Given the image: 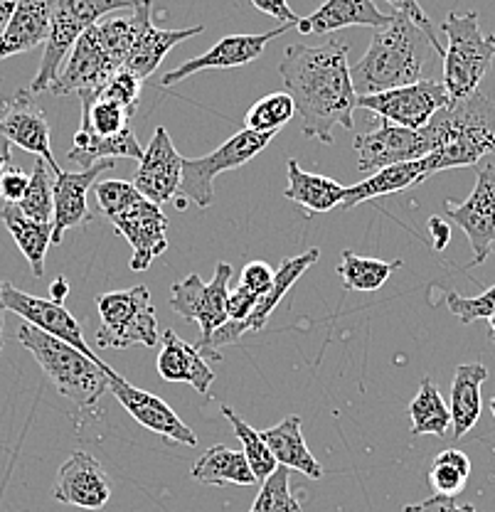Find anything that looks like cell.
Returning <instances> with one entry per match:
<instances>
[{"label":"cell","instance_id":"cell-1","mask_svg":"<svg viewBox=\"0 0 495 512\" xmlns=\"http://www.w3.org/2000/svg\"><path fill=\"white\" fill-rule=\"evenodd\" d=\"M350 47L340 40H328L318 47L289 45L279 72L286 94L294 99L303 136L321 143H333V128H353L358 94L350 79Z\"/></svg>","mask_w":495,"mask_h":512},{"label":"cell","instance_id":"cell-2","mask_svg":"<svg viewBox=\"0 0 495 512\" xmlns=\"http://www.w3.org/2000/svg\"><path fill=\"white\" fill-rule=\"evenodd\" d=\"M434 55L427 32L395 10L387 25L372 32L363 60L350 67L355 94L370 96L422 82L424 69L429 67Z\"/></svg>","mask_w":495,"mask_h":512},{"label":"cell","instance_id":"cell-3","mask_svg":"<svg viewBox=\"0 0 495 512\" xmlns=\"http://www.w3.org/2000/svg\"><path fill=\"white\" fill-rule=\"evenodd\" d=\"M419 131L431 146L424 156L431 175L476 165L481 158L495 156V104L483 92L451 99Z\"/></svg>","mask_w":495,"mask_h":512},{"label":"cell","instance_id":"cell-4","mask_svg":"<svg viewBox=\"0 0 495 512\" xmlns=\"http://www.w3.org/2000/svg\"><path fill=\"white\" fill-rule=\"evenodd\" d=\"M18 340L35 357L47 380L55 384L62 397L82 409L97 407V402L109 389V377H106L109 365L106 362L99 365L65 340L42 333L30 323L20 325Z\"/></svg>","mask_w":495,"mask_h":512},{"label":"cell","instance_id":"cell-5","mask_svg":"<svg viewBox=\"0 0 495 512\" xmlns=\"http://www.w3.org/2000/svg\"><path fill=\"white\" fill-rule=\"evenodd\" d=\"M446 35L444 47V87L449 99H466L478 92L495 57V35H486L478 25L476 10L449 13L441 25Z\"/></svg>","mask_w":495,"mask_h":512},{"label":"cell","instance_id":"cell-6","mask_svg":"<svg viewBox=\"0 0 495 512\" xmlns=\"http://www.w3.org/2000/svg\"><path fill=\"white\" fill-rule=\"evenodd\" d=\"M101 325L97 345L104 350H126L131 345L153 348L158 343V316L146 286L97 296Z\"/></svg>","mask_w":495,"mask_h":512},{"label":"cell","instance_id":"cell-7","mask_svg":"<svg viewBox=\"0 0 495 512\" xmlns=\"http://www.w3.org/2000/svg\"><path fill=\"white\" fill-rule=\"evenodd\" d=\"M133 5H136V0H55L45 55H42L40 69H37L30 92L40 94L52 87V82L60 74L62 62L67 60L69 50H72L74 42L79 40L84 30L97 25L104 15L114 13V10L133 8Z\"/></svg>","mask_w":495,"mask_h":512},{"label":"cell","instance_id":"cell-8","mask_svg":"<svg viewBox=\"0 0 495 512\" xmlns=\"http://www.w3.org/2000/svg\"><path fill=\"white\" fill-rule=\"evenodd\" d=\"M276 133H259V131H244L234 133L230 141L222 143L217 151H212L210 156L202 158H185L183 160V178H180V190L178 195L185 197L188 202H195L200 210L210 207L215 202V178L227 170L242 168L249 160L257 158L271 143Z\"/></svg>","mask_w":495,"mask_h":512},{"label":"cell","instance_id":"cell-9","mask_svg":"<svg viewBox=\"0 0 495 512\" xmlns=\"http://www.w3.org/2000/svg\"><path fill=\"white\" fill-rule=\"evenodd\" d=\"M232 266L227 261H220L215 266V276L210 284L200 279L198 274H190L188 279L178 281L170 288V308L180 318L195 320L200 325V340L195 348L205 350L210 343L212 333L227 320V293H230Z\"/></svg>","mask_w":495,"mask_h":512},{"label":"cell","instance_id":"cell-10","mask_svg":"<svg viewBox=\"0 0 495 512\" xmlns=\"http://www.w3.org/2000/svg\"><path fill=\"white\" fill-rule=\"evenodd\" d=\"M69 52L72 55H69L65 69L57 74L52 87L47 89V92L55 96L77 94L79 99L97 96L104 89V84L124 67V60L114 55L109 45L101 40L97 25L84 30Z\"/></svg>","mask_w":495,"mask_h":512},{"label":"cell","instance_id":"cell-11","mask_svg":"<svg viewBox=\"0 0 495 512\" xmlns=\"http://www.w3.org/2000/svg\"><path fill=\"white\" fill-rule=\"evenodd\" d=\"M318 256H321L318 249H308V252H303L298 256H286V259L281 261L279 269H276L271 286L266 288L262 296H259L254 311L249 313V316L244 320H227L225 325H220V328L212 333L210 343L205 345V350H200V355L202 357H205V355L220 357V355H217V350H220V348L237 343L242 335L259 333V330H264L266 320H269L271 313L276 311V306L284 301V296L291 291V288H294L296 281L301 279V276L306 274V271L311 269L313 264H316Z\"/></svg>","mask_w":495,"mask_h":512},{"label":"cell","instance_id":"cell-12","mask_svg":"<svg viewBox=\"0 0 495 512\" xmlns=\"http://www.w3.org/2000/svg\"><path fill=\"white\" fill-rule=\"evenodd\" d=\"M449 101L451 99L444 82H439V79H422V82L407 84V87L387 89V92L370 96H358V109L372 111L380 119L419 131Z\"/></svg>","mask_w":495,"mask_h":512},{"label":"cell","instance_id":"cell-13","mask_svg":"<svg viewBox=\"0 0 495 512\" xmlns=\"http://www.w3.org/2000/svg\"><path fill=\"white\" fill-rule=\"evenodd\" d=\"M446 217L459 224L463 234L468 237V244L473 249L471 266L483 264L495 247V163L483 165L478 170L476 188L466 197V202L454 205L444 202Z\"/></svg>","mask_w":495,"mask_h":512},{"label":"cell","instance_id":"cell-14","mask_svg":"<svg viewBox=\"0 0 495 512\" xmlns=\"http://www.w3.org/2000/svg\"><path fill=\"white\" fill-rule=\"evenodd\" d=\"M0 136L45 160L47 168H52L55 175L62 173L52 153L50 124L45 119V111L35 104V94L30 89H20L10 99H0Z\"/></svg>","mask_w":495,"mask_h":512},{"label":"cell","instance_id":"cell-15","mask_svg":"<svg viewBox=\"0 0 495 512\" xmlns=\"http://www.w3.org/2000/svg\"><path fill=\"white\" fill-rule=\"evenodd\" d=\"M106 377H109V392L119 399L121 407H124L138 424L146 426L153 434L163 436L165 441L198 446L195 431L190 429V426L185 424V421L170 409V404H165L161 397L146 392V389L133 387L131 382H126L124 377L116 370H111V367H106Z\"/></svg>","mask_w":495,"mask_h":512},{"label":"cell","instance_id":"cell-16","mask_svg":"<svg viewBox=\"0 0 495 512\" xmlns=\"http://www.w3.org/2000/svg\"><path fill=\"white\" fill-rule=\"evenodd\" d=\"M353 148L358 156L360 173H377L387 165L419 160L431 153L429 141L422 136V131L397 126L387 119H380V124L372 131L360 133Z\"/></svg>","mask_w":495,"mask_h":512},{"label":"cell","instance_id":"cell-17","mask_svg":"<svg viewBox=\"0 0 495 512\" xmlns=\"http://www.w3.org/2000/svg\"><path fill=\"white\" fill-rule=\"evenodd\" d=\"M111 227L131 244V269L146 271L168 249V217L163 215L161 205L138 197L131 207L119 215L109 217Z\"/></svg>","mask_w":495,"mask_h":512},{"label":"cell","instance_id":"cell-18","mask_svg":"<svg viewBox=\"0 0 495 512\" xmlns=\"http://www.w3.org/2000/svg\"><path fill=\"white\" fill-rule=\"evenodd\" d=\"M0 303L5 306V311L18 313L25 323L35 325V328L42 330V333L65 340V343L72 345V348H77L87 357H92L94 362L104 365V360L94 355L92 348L87 345V340H84L82 325L74 320L72 313H69L62 303L30 296V293L20 291V288H15L13 284L0 286Z\"/></svg>","mask_w":495,"mask_h":512},{"label":"cell","instance_id":"cell-19","mask_svg":"<svg viewBox=\"0 0 495 512\" xmlns=\"http://www.w3.org/2000/svg\"><path fill=\"white\" fill-rule=\"evenodd\" d=\"M183 156L173 146V138L163 126L156 128L151 138V146L143 151L138 160L133 188L141 192L146 200L163 205L170 202L180 190V178H183Z\"/></svg>","mask_w":495,"mask_h":512},{"label":"cell","instance_id":"cell-20","mask_svg":"<svg viewBox=\"0 0 495 512\" xmlns=\"http://www.w3.org/2000/svg\"><path fill=\"white\" fill-rule=\"evenodd\" d=\"M52 498L82 510H101L111 498L109 476L92 453L74 451L57 471Z\"/></svg>","mask_w":495,"mask_h":512},{"label":"cell","instance_id":"cell-21","mask_svg":"<svg viewBox=\"0 0 495 512\" xmlns=\"http://www.w3.org/2000/svg\"><path fill=\"white\" fill-rule=\"evenodd\" d=\"M114 168V158H106L94 163L92 168H84L79 173H65L62 170L55 180H52V244H60L67 229L82 227L92 220L89 212L87 195L104 175L106 170Z\"/></svg>","mask_w":495,"mask_h":512},{"label":"cell","instance_id":"cell-22","mask_svg":"<svg viewBox=\"0 0 495 512\" xmlns=\"http://www.w3.org/2000/svg\"><path fill=\"white\" fill-rule=\"evenodd\" d=\"M289 28H296V25H281V28L262 32V35H227L222 40H217L205 55L195 57V60L180 64L178 69L168 72L161 79L163 87H173V84L183 82V79H190L193 74L205 72V69H234L244 67V64L254 62L257 57H262L264 47L269 45L271 40L284 35Z\"/></svg>","mask_w":495,"mask_h":512},{"label":"cell","instance_id":"cell-23","mask_svg":"<svg viewBox=\"0 0 495 512\" xmlns=\"http://www.w3.org/2000/svg\"><path fill=\"white\" fill-rule=\"evenodd\" d=\"M390 15L382 13L375 0H326L321 8L308 18L296 23L301 35H328V32L343 28H382L387 25Z\"/></svg>","mask_w":495,"mask_h":512},{"label":"cell","instance_id":"cell-24","mask_svg":"<svg viewBox=\"0 0 495 512\" xmlns=\"http://www.w3.org/2000/svg\"><path fill=\"white\" fill-rule=\"evenodd\" d=\"M52 10H55V0H18L0 40V60L45 45L50 35Z\"/></svg>","mask_w":495,"mask_h":512},{"label":"cell","instance_id":"cell-25","mask_svg":"<svg viewBox=\"0 0 495 512\" xmlns=\"http://www.w3.org/2000/svg\"><path fill=\"white\" fill-rule=\"evenodd\" d=\"M158 375L165 382H185L198 394L210 392V384L215 382V372L207 365L205 357L195 345H188L180 340L175 330H165L163 348L158 355Z\"/></svg>","mask_w":495,"mask_h":512},{"label":"cell","instance_id":"cell-26","mask_svg":"<svg viewBox=\"0 0 495 512\" xmlns=\"http://www.w3.org/2000/svg\"><path fill=\"white\" fill-rule=\"evenodd\" d=\"M427 178H431L427 158L387 165V168L377 170V173H370V178H365L363 183L353 185V188H345L343 202H340V205H343L345 210H350V207L360 205V202L377 200V197L395 195V192L414 188V185L424 183Z\"/></svg>","mask_w":495,"mask_h":512},{"label":"cell","instance_id":"cell-27","mask_svg":"<svg viewBox=\"0 0 495 512\" xmlns=\"http://www.w3.org/2000/svg\"><path fill=\"white\" fill-rule=\"evenodd\" d=\"M488 380V367L481 362L459 365L451 382V439L459 441L481 419V387Z\"/></svg>","mask_w":495,"mask_h":512},{"label":"cell","instance_id":"cell-28","mask_svg":"<svg viewBox=\"0 0 495 512\" xmlns=\"http://www.w3.org/2000/svg\"><path fill=\"white\" fill-rule=\"evenodd\" d=\"M202 30H205L202 25H195V28H183V30H161V28H156L151 20V23L143 25V30L138 32L129 57H126V62H124V69H129V72L136 74L138 79H143V82H146L148 77H153V74H156V69L161 67L165 55H168L175 45H180V42L200 35Z\"/></svg>","mask_w":495,"mask_h":512},{"label":"cell","instance_id":"cell-29","mask_svg":"<svg viewBox=\"0 0 495 512\" xmlns=\"http://www.w3.org/2000/svg\"><path fill=\"white\" fill-rule=\"evenodd\" d=\"M301 424V416H286L281 424L262 431V436L266 446H269V451L274 453L279 466H286L291 468V471L303 473V476H308L311 480H318L323 478V466L318 463V458L308 451Z\"/></svg>","mask_w":495,"mask_h":512},{"label":"cell","instance_id":"cell-30","mask_svg":"<svg viewBox=\"0 0 495 512\" xmlns=\"http://www.w3.org/2000/svg\"><path fill=\"white\" fill-rule=\"evenodd\" d=\"M286 175H289V188L284 190V197L296 202V205H301L311 215L335 210L343 202V185L335 183L333 178H326V175L308 173L294 158L286 163Z\"/></svg>","mask_w":495,"mask_h":512},{"label":"cell","instance_id":"cell-31","mask_svg":"<svg viewBox=\"0 0 495 512\" xmlns=\"http://www.w3.org/2000/svg\"><path fill=\"white\" fill-rule=\"evenodd\" d=\"M193 478L205 485H257L259 480L254 478L252 468H249L244 451H234V448L217 444L210 446L198 458L193 466Z\"/></svg>","mask_w":495,"mask_h":512},{"label":"cell","instance_id":"cell-32","mask_svg":"<svg viewBox=\"0 0 495 512\" xmlns=\"http://www.w3.org/2000/svg\"><path fill=\"white\" fill-rule=\"evenodd\" d=\"M0 220H3L8 232L13 234L15 244L28 259L30 269H33L35 279L45 276V256L52 244V222H35L25 217L18 210V205H5L0 210Z\"/></svg>","mask_w":495,"mask_h":512},{"label":"cell","instance_id":"cell-33","mask_svg":"<svg viewBox=\"0 0 495 512\" xmlns=\"http://www.w3.org/2000/svg\"><path fill=\"white\" fill-rule=\"evenodd\" d=\"M106 158H133V160H141L143 158V148L138 143L136 133L133 128H124L121 133L116 136H92V133L82 131L79 128L77 136H74L72 148H69V160H77L79 165L84 168H92L94 163Z\"/></svg>","mask_w":495,"mask_h":512},{"label":"cell","instance_id":"cell-34","mask_svg":"<svg viewBox=\"0 0 495 512\" xmlns=\"http://www.w3.org/2000/svg\"><path fill=\"white\" fill-rule=\"evenodd\" d=\"M407 414L412 419L414 436H446V431L451 429L449 407H446L439 387L429 377H424L422 384H419V392L409 402Z\"/></svg>","mask_w":495,"mask_h":512},{"label":"cell","instance_id":"cell-35","mask_svg":"<svg viewBox=\"0 0 495 512\" xmlns=\"http://www.w3.org/2000/svg\"><path fill=\"white\" fill-rule=\"evenodd\" d=\"M397 269H402V261H385V259H365L355 252H343V259L338 264V276L343 279V286L348 291H377L390 281V276Z\"/></svg>","mask_w":495,"mask_h":512},{"label":"cell","instance_id":"cell-36","mask_svg":"<svg viewBox=\"0 0 495 512\" xmlns=\"http://www.w3.org/2000/svg\"><path fill=\"white\" fill-rule=\"evenodd\" d=\"M79 101H82V131L99 138L116 136V133H121L124 128H129V121L133 119V114H136L129 106H124L116 99H109V96L104 94L84 96V99Z\"/></svg>","mask_w":495,"mask_h":512},{"label":"cell","instance_id":"cell-37","mask_svg":"<svg viewBox=\"0 0 495 512\" xmlns=\"http://www.w3.org/2000/svg\"><path fill=\"white\" fill-rule=\"evenodd\" d=\"M468 476H471V458L459 448H446L434 458L429 468V483L436 495L456 498L466 488Z\"/></svg>","mask_w":495,"mask_h":512},{"label":"cell","instance_id":"cell-38","mask_svg":"<svg viewBox=\"0 0 495 512\" xmlns=\"http://www.w3.org/2000/svg\"><path fill=\"white\" fill-rule=\"evenodd\" d=\"M220 412L225 414V419L234 426V436H237V439L242 441V446H244L242 451H244V456H247L249 468H252L254 478H257V480L269 478L271 473H274V468L279 466V463H276L274 453H271L269 446H266L262 431L252 429V426H249L247 421L239 419V416L234 414V409L227 407V404H222Z\"/></svg>","mask_w":495,"mask_h":512},{"label":"cell","instance_id":"cell-39","mask_svg":"<svg viewBox=\"0 0 495 512\" xmlns=\"http://www.w3.org/2000/svg\"><path fill=\"white\" fill-rule=\"evenodd\" d=\"M296 114L294 99L286 92L266 94L259 101L249 106L244 116V128L259 133H279L281 128L289 124Z\"/></svg>","mask_w":495,"mask_h":512},{"label":"cell","instance_id":"cell-40","mask_svg":"<svg viewBox=\"0 0 495 512\" xmlns=\"http://www.w3.org/2000/svg\"><path fill=\"white\" fill-rule=\"evenodd\" d=\"M249 512H303L301 500L291 493V468L276 466L274 473L262 480V490Z\"/></svg>","mask_w":495,"mask_h":512},{"label":"cell","instance_id":"cell-41","mask_svg":"<svg viewBox=\"0 0 495 512\" xmlns=\"http://www.w3.org/2000/svg\"><path fill=\"white\" fill-rule=\"evenodd\" d=\"M18 210L35 222H52V180L47 173V163L42 158L35 160L33 175H30L28 190L18 202Z\"/></svg>","mask_w":495,"mask_h":512},{"label":"cell","instance_id":"cell-42","mask_svg":"<svg viewBox=\"0 0 495 512\" xmlns=\"http://www.w3.org/2000/svg\"><path fill=\"white\" fill-rule=\"evenodd\" d=\"M446 306H449V311L454 313L463 325L473 323V320H488L491 335H495V286L483 291L481 296L473 298H466L461 296V293L451 291L449 296H446Z\"/></svg>","mask_w":495,"mask_h":512},{"label":"cell","instance_id":"cell-43","mask_svg":"<svg viewBox=\"0 0 495 512\" xmlns=\"http://www.w3.org/2000/svg\"><path fill=\"white\" fill-rule=\"evenodd\" d=\"M94 195H97L101 212L106 217H114L124 212L126 207H131L141 197V192L133 188V183H126V180H97L94 183Z\"/></svg>","mask_w":495,"mask_h":512},{"label":"cell","instance_id":"cell-44","mask_svg":"<svg viewBox=\"0 0 495 512\" xmlns=\"http://www.w3.org/2000/svg\"><path fill=\"white\" fill-rule=\"evenodd\" d=\"M141 87H143V79H138L136 74L129 72V69L121 67L109 82L104 84L99 94L109 96V99L121 101L124 106H129L131 111L138 109V101H141Z\"/></svg>","mask_w":495,"mask_h":512},{"label":"cell","instance_id":"cell-45","mask_svg":"<svg viewBox=\"0 0 495 512\" xmlns=\"http://www.w3.org/2000/svg\"><path fill=\"white\" fill-rule=\"evenodd\" d=\"M28 183L30 175L20 165H8L0 173V197L5 200V205H18L23 200L25 190H28Z\"/></svg>","mask_w":495,"mask_h":512},{"label":"cell","instance_id":"cell-46","mask_svg":"<svg viewBox=\"0 0 495 512\" xmlns=\"http://www.w3.org/2000/svg\"><path fill=\"white\" fill-rule=\"evenodd\" d=\"M390 3L395 5L397 13H404L409 20H412L414 25H419V28L427 32V37H429V42H431V47H434L436 55L444 57V45H441V42L436 40L434 25H431V20L427 18V13H424V10L419 8L417 0H390Z\"/></svg>","mask_w":495,"mask_h":512},{"label":"cell","instance_id":"cell-47","mask_svg":"<svg viewBox=\"0 0 495 512\" xmlns=\"http://www.w3.org/2000/svg\"><path fill=\"white\" fill-rule=\"evenodd\" d=\"M274 274L276 269H271L266 261H249V264H244L242 276H239V286L249 288L252 293L262 296L266 288L271 286V281H274Z\"/></svg>","mask_w":495,"mask_h":512},{"label":"cell","instance_id":"cell-48","mask_svg":"<svg viewBox=\"0 0 495 512\" xmlns=\"http://www.w3.org/2000/svg\"><path fill=\"white\" fill-rule=\"evenodd\" d=\"M257 301H259L257 293H252L249 288H244V286H237L234 291L227 293V318L244 320L249 313L254 311Z\"/></svg>","mask_w":495,"mask_h":512},{"label":"cell","instance_id":"cell-49","mask_svg":"<svg viewBox=\"0 0 495 512\" xmlns=\"http://www.w3.org/2000/svg\"><path fill=\"white\" fill-rule=\"evenodd\" d=\"M402 512H478L473 505H461L454 498H446V495H434V498L424 500L417 505H404Z\"/></svg>","mask_w":495,"mask_h":512},{"label":"cell","instance_id":"cell-50","mask_svg":"<svg viewBox=\"0 0 495 512\" xmlns=\"http://www.w3.org/2000/svg\"><path fill=\"white\" fill-rule=\"evenodd\" d=\"M252 5L257 10H262L264 15H269V18L279 20L281 25H296L298 20H301L294 10H291L289 0H252Z\"/></svg>","mask_w":495,"mask_h":512},{"label":"cell","instance_id":"cell-51","mask_svg":"<svg viewBox=\"0 0 495 512\" xmlns=\"http://www.w3.org/2000/svg\"><path fill=\"white\" fill-rule=\"evenodd\" d=\"M429 229L434 234V249H444L451 239V227L441 217H431Z\"/></svg>","mask_w":495,"mask_h":512},{"label":"cell","instance_id":"cell-52","mask_svg":"<svg viewBox=\"0 0 495 512\" xmlns=\"http://www.w3.org/2000/svg\"><path fill=\"white\" fill-rule=\"evenodd\" d=\"M15 3H18V0H0V40H3L5 28H8L10 15H13L15 10Z\"/></svg>","mask_w":495,"mask_h":512},{"label":"cell","instance_id":"cell-53","mask_svg":"<svg viewBox=\"0 0 495 512\" xmlns=\"http://www.w3.org/2000/svg\"><path fill=\"white\" fill-rule=\"evenodd\" d=\"M50 293H52V298L50 301H55V303H65V298H67V293H69V284H67V279H57L55 284L50 286Z\"/></svg>","mask_w":495,"mask_h":512},{"label":"cell","instance_id":"cell-54","mask_svg":"<svg viewBox=\"0 0 495 512\" xmlns=\"http://www.w3.org/2000/svg\"><path fill=\"white\" fill-rule=\"evenodd\" d=\"M10 165V141L5 136H0V173Z\"/></svg>","mask_w":495,"mask_h":512},{"label":"cell","instance_id":"cell-55","mask_svg":"<svg viewBox=\"0 0 495 512\" xmlns=\"http://www.w3.org/2000/svg\"><path fill=\"white\" fill-rule=\"evenodd\" d=\"M3 323H5V306L0 303V350H3Z\"/></svg>","mask_w":495,"mask_h":512},{"label":"cell","instance_id":"cell-56","mask_svg":"<svg viewBox=\"0 0 495 512\" xmlns=\"http://www.w3.org/2000/svg\"><path fill=\"white\" fill-rule=\"evenodd\" d=\"M491 412H493V416H495V397L491 399Z\"/></svg>","mask_w":495,"mask_h":512},{"label":"cell","instance_id":"cell-57","mask_svg":"<svg viewBox=\"0 0 495 512\" xmlns=\"http://www.w3.org/2000/svg\"><path fill=\"white\" fill-rule=\"evenodd\" d=\"M491 340H495V335H491Z\"/></svg>","mask_w":495,"mask_h":512},{"label":"cell","instance_id":"cell-58","mask_svg":"<svg viewBox=\"0 0 495 512\" xmlns=\"http://www.w3.org/2000/svg\"><path fill=\"white\" fill-rule=\"evenodd\" d=\"M0 286H3V284H0Z\"/></svg>","mask_w":495,"mask_h":512}]
</instances>
